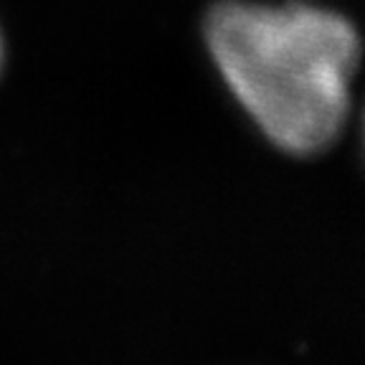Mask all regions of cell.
Returning <instances> with one entry per match:
<instances>
[{
  "mask_svg": "<svg viewBox=\"0 0 365 365\" xmlns=\"http://www.w3.org/2000/svg\"><path fill=\"white\" fill-rule=\"evenodd\" d=\"M205 41L228 89L277 148H330L350 112L360 58L348 18L307 3L223 0L205 18Z\"/></svg>",
  "mask_w": 365,
  "mask_h": 365,
  "instance_id": "1",
  "label": "cell"
},
{
  "mask_svg": "<svg viewBox=\"0 0 365 365\" xmlns=\"http://www.w3.org/2000/svg\"><path fill=\"white\" fill-rule=\"evenodd\" d=\"M0 63H3V38H0Z\"/></svg>",
  "mask_w": 365,
  "mask_h": 365,
  "instance_id": "2",
  "label": "cell"
}]
</instances>
